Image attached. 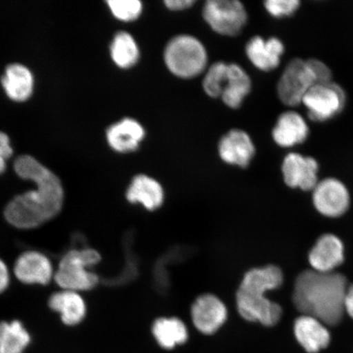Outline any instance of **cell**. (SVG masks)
Listing matches in <instances>:
<instances>
[{
	"label": "cell",
	"instance_id": "obj_1",
	"mask_svg": "<svg viewBox=\"0 0 353 353\" xmlns=\"http://www.w3.org/2000/svg\"><path fill=\"white\" fill-rule=\"evenodd\" d=\"M13 167L20 179L34 183L37 189L8 203L4 209L7 222L17 228L33 229L56 217L64 202V189L59 176L29 154L17 157Z\"/></svg>",
	"mask_w": 353,
	"mask_h": 353
},
{
	"label": "cell",
	"instance_id": "obj_2",
	"mask_svg": "<svg viewBox=\"0 0 353 353\" xmlns=\"http://www.w3.org/2000/svg\"><path fill=\"white\" fill-rule=\"evenodd\" d=\"M347 288L346 277L339 273L307 270L295 281L293 302L303 315L315 317L325 325H336L345 312Z\"/></svg>",
	"mask_w": 353,
	"mask_h": 353
},
{
	"label": "cell",
	"instance_id": "obj_3",
	"mask_svg": "<svg viewBox=\"0 0 353 353\" xmlns=\"http://www.w3.org/2000/svg\"><path fill=\"white\" fill-rule=\"evenodd\" d=\"M283 281V273L275 265L247 272L236 292L237 310L243 319L265 326L275 325L281 319L282 308L265 294L279 288Z\"/></svg>",
	"mask_w": 353,
	"mask_h": 353
},
{
	"label": "cell",
	"instance_id": "obj_4",
	"mask_svg": "<svg viewBox=\"0 0 353 353\" xmlns=\"http://www.w3.org/2000/svg\"><path fill=\"white\" fill-rule=\"evenodd\" d=\"M251 79L245 70L235 63L219 61L210 65L203 79V88L213 99H222L225 105L239 108L251 90Z\"/></svg>",
	"mask_w": 353,
	"mask_h": 353
},
{
	"label": "cell",
	"instance_id": "obj_5",
	"mask_svg": "<svg viewBox=\"0 0 353 353\" xmlns=\"http://www.w3.org/2000/svg\"><path fill=\"white\" fill-rule=\"evenodd\" d=\"M101 255L98 251L88 248L74 249L61 258L54 273L56 283L66 290L88 291L99 284V277L90 270L98 264Z\"/></svg>",
	"mask_w": 353,
	"mask_h": 353
},
{
	"label": "cell",
	"instance_id": "obj_6",
	"mask_svg": "<svg viewBox=\"0 0 353 353\" xmlns=\"http://www.w3.org/2000/svg\"><path fill=\"white\" fill-rule=\"evenodd\" d=\"M164 60L167 68L175 77L192 79L205 72L208 55L204 44L197 38L179 34L167 43Z\"/></svg>",
	"mask_w": 353,
	"mask_h": 353
},
{
	"label": "cell",
	"instance_id": "obj_7",
	"mask_svg": "<svg viewBox=\"0 0 353 353\" xmlns=\"http://www.w3.org/2000/svg\"><path fill=\"white\" fill-rule=\"evenodd\" d=\"M319 83L310 59H294L286 65L278 82V96L284 104L297 105L302 103L306 92Z\"/></svg>",
	"mask_w": 353,
	"mask_h": 353
},
{
	"label": "cell",
	"instance_id": "obj_8",
	"mask_svg": "<svg viewBox=\"0 0 353 353\" xmlns=\"http://www.w3.org/2000/svg\"><path fill=\"white\" fill-rule=\"evenodd\" d=\"M203 17L214 32L225 37H236L248 19L244 4L238 0H209Z\"/></svg>",
	"mask_w": 353,
	"mask_h": 353
},
{
	"label": "cell",
	"instance_id": "obj_9",
	"mask_svg": "<svg viewBox=\"0 0 353 353\" xmlns=\"http://www.w3.org/2000/svg\"><path fill=\"white\" fill-rule=\"evenodd\" d=\"M345 101V92L332 81L312 86L302 100L307 109L309 118L314 121H324L336 116L341 112Z\"/></svg>",
	"mask_w": 353,
	"mask_h": 353
},
{
	"label": "cell",
	"instance_id": "obj_10",
	"mask_svg": "<svg viewBox=\"0 0 353 353\" xmlns=\"http://www.w3.org/2000/svg\"><path fill=\"white\" fill-rule=\"evenodd\" d=\"M312 191L313 204L326 217H341L350 207V193L345 185L336 179L321 181Z\"/></svg>",
	"mask_w": 353,
	"mask_h": 353
},
{
	"label": "cell",
	"instance_id": "obj_11",
	"mask_svg": "<svg viewBox=\"0 0 353 353\" xmlns=\"http://www.w3.org/2000/svg\"><path fill=\"white\" fill-rule=\"evenodd\" d=\"M319 168L314 158L292 152L284 159L282 174L287 186L311 191L319 183Z\"/></svg>",
	"mask_w": 353,
	"mask_h": 353
},
{
	"label": "cell",
	"instance_id": "obj_12",
	"mask_svg": "<svg viewBox=\"0 0 353 353\" xmlns=\"http://www.w3.org/2000/svg\"><path fill=\"white\" fill-rule=\"evenodd\" d=\"M191 312L194 325L205 334L215 333L228 317L227 307L222 300L211 294L198 297L192 304Z\"/></svg>",
	"mask_w": 353,
	"mask_h": 353
},
{
	"label": "cell",
	"instance_id": "obj_13",
	"mask_svg": "<svg viewBox=\"0 0 353 353\" xmlns=\"http://www.w3.org/2000/svg\"><path fill=\"white\" fill-rule=\"evenodd\" d=\"M15 276L22 283L46 285L54 277L50 259L38 251L21 254L14 265Z\"/></svg>",
	"mask_w": 353,
	"mask_h": 353
},
{
	"label": "cell",
	"instance_id": "obj_14",
	"mask_svg": "<svg viewBox=\"0 0 353 353\" xmlns=\"http://www.w3.org/2000/svg\"><path fill=\"white\" fill-rule=\"evenodd\" d=\"M343 260V242L333 234H325L319 237L308 254V261L312 270L319 272H334Z\"/></svg>",
	"mask_w": 353,
	"mask_h": 353
},
{
	"label": "cell",
	"instance_id": "obj_15",
	"mask_svg": "<svg viewBox=\"0 0 353 353\" xmlns=\"http://www.w3.org/2000/svg\"><path fill=\"white\" fill-rule=\"evenodd\" d=\"M219 153L227 164L246 168L254 157L255 147L246 132L232 130L221 139Z\"/></svg>",
	"mask_w": 353,
	"mask_h": 353
},
{
	"label": "cell",
	"instance_id": "obj_16",
	"mask_svg": "<svg viewBox=\"0 0 353 353\" xmlns=\"http://www.w3.org/2000/svg\"><path fill=\"white\" fill-rule=\"evenodd\" d=\"M144 138V128L132 118H125L113 123L105 132V139L110 148L118 153L135 152Z\"/></svg>",
	"mask_w": 353,
	"mask_h": 353
},
{
	"label": "cell",
	"instance_id": "obj_17",
	"mask_svg": "<svg viewBox=\"0 0 353 353\" xmlns=\"http://www.w3.org/2000/svg\"><path fill=\"white\" fill-rule=\"evenodd\" d=\"M285 52L283 43L279 39L272 37L265 41L263 37H254L245 47L249 60L256 68L263 72H271L280 65Z\"/></svg>",
	"mask_w": 353,
	"mask_h": 353
},
{
	"label": "cell",
	"instance_id": "obj_18",
	"mask_svg": "<svg viewBox=\"0 0 353 353\" xmlns=\"http://www.w3.org/2000/svg\"><path fill=\"white\" fill-rule=\"evenodd\" d=\"M1 85L8 99L15 103H25L33 95L34 74L23 64L11 63L4 70Z\"/></svg>",
	"mask_w": 353,
	"mask_h": 353
},
{
	"label": "cell",
	"instance_id": "obj_19",
	"mask_svg": "<svg viewBox=\"0 0 353 353\" xmlns=\"http://www.w3.org/2000/svg\"><path fill=\"white\" fill-rule=\"evenodd\" d=\"M295 338L304 350L317 353L329 346L330 334L326 325L312 316L302 315L294 321Z\"/></svg>",
	"mask_w": 353,
	"mask_h": 353
},
{
	"label": "cell",
	"instance_id": "obj_20",
	"mask_svg": "<svg viewBox=\"0 0 353 353\" xmlns=\"http://www.w3.org/2000/svg\"><path fill=\"white\" fill-rule=\"evenodd\" d=\"M308 126L304 119L297 112L282 113L272 130V138L281 148H291L304 142L307 138Z\"/></svg>",
	"mask_w": 353,
	"mask_h": 353
},
{
	"label": "cell",
	"instance_id": "obj_21",
	"mask_svg": "<svg viewBox=\"0 0 353 353\" xmlns=\"http://www.w3.org/2000/svg\"><path fill=\"white\" fill-rule=\"evenodd\" d=\"M164 197V190L160 183L145 174L135 176L126 192L128 201L132 204L139 203L148 210L160 208Z\"/></svg>",
	"mask_w": 353,
	"mask_h": 353
},
{
	"label": "cell",
	"instance_id": "obj_22",
	"mask_svg": "<svg viewBox=\"0 0 353 353\" xmlns=\"http://www.w3.org/2000/svg\"><path fill=\"white\" fill-rule=\"evenodd\" d=\"M48 306L59 313L61 321L66 325L81 323L86 315L85 300L76 291L63 290L52 294L48 300Z\"/></svg>",
	"mask_w": 353,
	"mask_h": 353
},
{
	"label": "cell",
	"instance_id": "obj_23",
	"mask_svg": "<svg viewBox=\"0 0 353 353\" xmlns=\"http://www.w3.org/2000/svg\"><path fill=\"white\" fill-rule=\"evenodd\" d=\"M152 333L159 344L165 350H172L188 341L186 325L176 317H162L154 322Z\"/></svg>",
	"mask_w": 353,
	"mask_h": 353
},
{
	"label": "cell",
	"instance_id": "obj_24",
	"mask_svg": "<svg viewBox=\"0 0 353 353\" xmlns=\"http://www.w3.org/2000/svg\"><path fill=\"white\" fill-rule=\"evenodd\" d=\"M110 54L119 68L130 69L138 63L140 59L139 44L129 32H119L110 43Z\"/></svg>",
	"mask_w": 353,
	"mask_h": 353
},
{
	"label": "cell",
	"instance_id": "obj_25",
	"mask_svg": "<svg viewBox=\"0 0 353 353\" xmlns=\"http://www.w3.org/2000/svg\"><path fill=\"white\" fill-rule=\"evenodd\" d=\"M30 335L19 321L0 322V353H23Z\"/></svg>",
	"mask_w": 353,
	"mask_h": 353
},
{
	"label": "cell",
	"instance_id": "obj_26",
	"mask_svg": "<svg viewBox=\"0 0 353 353\" xmlns=\"http://www.w3.org/2000/svg\"><path fill=\"white\" fill-rule=\"evenodd\" d=\"M108 7L114 19L123 22H131L142 14L143 7L139 0H109Z\"/></svg>",
	"mask_w": 353,
	"mask_h": 353
},
{
	"label": "cell",
	"instance_id": "obj_27",
	"mask_svg": "<svg viewBox=\"0 0 353 353\" xmlns=\"http://www.w3.org/2000/svg\"><path fill=\"white\" fill-rule=\"evenodd\" d=\"M299 4V0H268L264 6L269 14L279 19L292 15L298 10Z\"/></svg>",
	"mask_w": 353,
	"mask_h": 353
},
{
	"label": "cell",
	"instance_id": "obj_28",
	"mask_svg": "<svg viewBox=\"0 0 353 353\" xmlns=\"http://www.w3.org/2000/svg\"><path fill=\"white\" fill-rule=\"evenodd\" d=\"M13 154L10 137L6 132L0 131V156L6 160L10 159Z\"/></svg>",
	"mask_w": 353,
	"mask_h": 353
},
{
	"label": "cell",
	"instance_id": "obj_29",
	"mask_svg": "<svg viewBox=\"0 0 353 353\" xmlns=\"http://www.w3.org/2000/svg\"><path fill=\"white\" fill-rule=\"evenodd\" d=\"M195 0H166L165 6L171 11H183L191 8Z\"/></svg>",
	"mask_w": 353,
	"mask_h": 353
},
{
	"label": "cell",
	"instance_id": "obj_30",
	"mask_svg": "<svg viewBox=\"0 0 353 353\" xmlns=\"http://www.w3.org/2000/svg\"><path fill=\"white\" fill-rule=\"evenodd\" d=\"M10 281V272H8L7 265L0 259V294L8 288Z\"/></svg>",
	"mask_w": 353,
	"mask_h": 353
},
{
	"label": "cell",
	"instance_id": "obj_31",
	"mask_svg": "<svg viewBox=\"0 0 353 353\" xmlns=\"http://www.w3.org/2000/svg\"><path fill=\"white\" fill-rule=\"evenodd\" d=\"M344 309L353 319V285L348 286L345 300H344Z\"/></svg>",
	"mask_w": 353,
	"mask_h": 353
},
{
	"label": "cell",
	"instance_id": "obj_32",
	"mask_svg": "<svg viewBox=\"0 0 353 353\" xmlns=\"http://www.w3.org/2000/svg\"><path fill=\"white\" fill-rule=\"evenodd\" d=\"M6 162L7 160L2 156H0V175L3 174L6 170Z\"/></svg>",
	"mask_w": 353,
	"mask_h": 353
}]
</instances>
